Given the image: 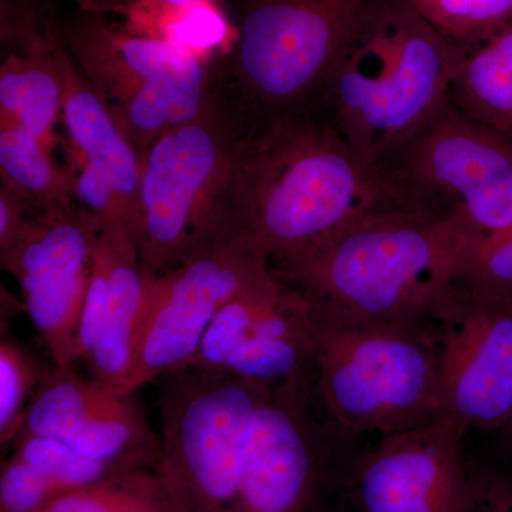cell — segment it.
Here are the masks:
<instances>
[{"mask_svg": "<svg viewBox=\"0 0 512 512\" xmlns=\"http://www.w3.org/2000/svg\"><path fill=\"white\" fill-rule=\"evenodd\" d=\"M389 207L403 205L377 164L322 111H308L249 123L229 184L227 228L275 264Z\"/></svg>", "mask_w": 512, "mask_h": 512, "instance_id": "obj_1", "label": "cell"}, {"mask_svg": "<svg viewBox=\"0 0 512 512\" xmlns=\"http://www.w3.org/2000/svg\"><path fill=\"white\" fill-rule=\"evenodd\" d=\"M476 244L454 218L389 207L271 266L309 301L342 315L431 322Z\"/></svg>", "mask_w": 512, "mask_h": 512, "instance_id": "obj_2", "label": "cell"}, {"mask_svg": "<svg viewBox=\"0 0 512 512\" xmlns=\"http://www.w3.org/2000/svg\"><path fill=\"white\" fill-rule=\"evenodd\" d=\"M320 403L348 434L396 433L441 420L433 322H376L312 302Z\"/></svg>", "mask_w": 512, "mask_h": 512, "instance_id": "obj_3", "label": "cell"}, {"mask_svg": "<svg viewBox=\"0 0 512 512\" xmlns=\"http://www.w3.org/2000/svg\"><path fill=\"white\" fill-rule=\"evenodd\" d=\"M461 45L387 0L336 73L322 113L377 164L450 103Z\"/></svg>", "mask_w": 512, "mask_h": 512, "instance_id": "obj_4", "label": "cell"}, {"mask_svg": "<svg viewBox=\"0 0 512 512\" xmlns=\"http://www.w3.org/2000/svg\"><path fill=\"white\" fill-rule=\"evenodd\" d=\"M387 0H238L224 86L251 121L322 111Z\"/></svg>", "mask_w": 512, "mask_h": 512, "instance_id": "obj_5", "label": "cell"}, {"mask_svg": "<svg viewBox=\"0 0 512 512\" xmlns=\"http://www.w3.org/2000/svg\"><path fill=\"white\" fill-rule=\"evenodd\" d=\"M249 123L227 87L214 83L200 113L158 138L141 161L137 244L154 275L227 231L229 184Z\"/></svg>", "mask_w": 512, "mask_h": 512, "instance_id": "obj_6", "label": "cell"}, {"mask_svg": "<svg viewBox=\"0 0 512 512\" xmlns=\"http://www.w3.org/2000/svg\"><path fill=\"white\" fill-rule=\"evenodd\" d=\"M160 457L154 471L175 512H231L252 417L269 393L220 370H175L157 379Z\"/></svg>", "mask_w": 512, "mask_h": 512, "instance_id": "obj_7", "label": "cell"}, {"mask_svg": "<svg viewBox=\"0 0 512 512\" xmlns=\"http://www.w3.org/2000/svg\"><path fill=\"white\" fill-rule=\"evenodd\" d=\"M377 167L400 205L463 222L477 244L512 229V138L451 103Z\"/></svg>", "mask_w": 512, "mask_h": 512, "instance_id": "obj_8", "label": "cell"}, {"mask_svg": "<svg viewBox=\"0 0 512 512\" xmlns=\"http://www.w3.org/2000/svg\"><path fill=\"white\" fill-rule=\"evenodd\" d=\"M271 274L269 259L227 229L171 271L156 275L124 393L184 369L222 308Z\"/></svg>", "mask_w": 512, "mask_h": 512, "instance_id": "obj_9", "label": "cell"}, {"mask_svg": "<svg viewBox=\"0 0 512 512\" xmlns=\"http://www.w3.org/2000/svg\"><path fill=\"white\" fill-rule=\"evenodd\" d=\"M100 228L76 201L37 212L15 247L0 255L19 286L23 311L57 367L77 363V329Z\"/></svg>", "mask_w": 512, "mask_h": 512, "instance_id": "obj_10", "label": "cell"}, {"mask_svg": "<svg viewBox=\"0 0 512 512\" xmlns=\"http://www.w3.org/2000/svg\"><path fill=\"white\" fill-rule=\"evenodd\" d=\"M433 323L441 420L464 434L512 421V301H485L454 284Z\"/></svg>", "mask_w": 512, "mask_h": 512, "instance_id": "obj_11", "label": "cell"}, {"mask_svg": "<svg viewBox=\"0 0 512 512\" xmlns=\"http://www.w3.org/2000/svg\"><path fill=\"white\" fill-rule=\"evenodd\" d=\"M136 393H121L82 376L73 367L52 365L26 414L22 433L39 434L119 468L157 466L160 434L153 430Z\"/></svg>", "mask_w": 512, "mask_h": 512, "instance_id": "obj_12", "label": "cell"}, {"mask_svg": "<svg viewBox=\"0 0 512 512\" xmlns=\"http://www.w3.org/2000/svg\"><path fill=\"white\" fill-rule=\"evenodd\" d=\"M308 377L269 390L249 427L231 512H306L318 476L320 434Z\"/></svg>", "mask_w": 512, "mask_h": 512, "instance_id": "obj_13", "label": "cell"}, {"mask_svg": "<svg viewBox=\"0 0 512 512\" xmlns=\"http://www.w3.org/2000/svg\"><path fill=\"white\" fill-rule=\"evenodd\" d=\"M464 436L444 420L384 434L356 470L360 512H458L470 480Z\"/></svg>", "mask_w": 512, "mask_h": 512, "instance_id": "obj_14", "label": "cell"}, {"mask_svg": "<svg viewBox=\"0 0 512 512\" xmlns=\"http://www.w3.org/2000/svg\"><path fill=\"white\" fill-rule=\"evenodd\" d=\"M57 30L109 109L150 87H208L214 82L198 50L121 29L100 13L82 10Z\"/></svg>", "mask_w": 512, "mask_h": 512, "instance_id": "obj_15", "label": "cell"}, {"mask_svg": "<svg viewBox=\"0 0 512 512\" xmlns=\"http://www.w3.org/2000/svg\"><path fill=\"white\" fill-rule=\"evenodd\" d=\"M99 241L109 261V305L99 343L86 366L93 379L124 393L156 275L144 264L130 229L101 224Z\"/></svg>", "mask_w": 512, "mask_h": 512, "instance_id": "obj_16", "label": "cell"}, {"mask_svg": "<svg viewBox=\"0 0 512 512\" xmlns=\"http://www.w3.org/2000/svg\"><path fill=\"white\" fill-rule=\"evenodd\" d=\"M59 60L64 84L62 121L73 164L84 165L106 178L137 218L140 157L107 104L74 63L63 40Z\"/></svg>", "mask_w": 512, "mask_h": 512, "instance_id": "obj_17", "label": "cell"}, {"mask_svg": "<svg viewBox=\"0 0 512 512\" xmlns=\"http://www.w3.org/2000/svg\"><path fill=\"white\" fill-rule=\"evenodd\" d=\"M60 49L59 30L46 28L9 53L0 66V124L22 128L50 148L62 120Z\"/></svg>", "mask_w": 512, "mask_h": 512, "instance_id": "obj_18", "label": "cell"}, {"mask_svg": "<svg viewBox=\"0 0 512 512\" xmlns=\"http://www.w3.org/2000/svg\"><path fill=\"white\" fill-rule=\"evenodd\" d=\"M450 103L468 119L512 138V23L461 45Z\"/></svg>", "mask_w": 512, "mask_h": 512, "instance_id": "obj_19", "label": "cell"}, {"mask_svg": "<svg viewBox=\"0 0 512 512\" xmlns=\"http://www.w3.org/2000/svg\"><path fill=\"white\" fill-rule=\"evenodd\" d=\"M52 150L28 131L0 124V184L35 214L76 202L73 171L60 167Z\"/></svg>", "mask_w": 512, "mask_h": 512, "instance_id": "obj_20", "label": "cell"}, {"mask_svg": "<svg viewBox=\"0 0 512 512\" xmlns=\"http://www.w3.org/2000/svg\"><path fill=\"white\" fill-rule=\"evenodd\" d=\"M39 512H175L156 471L131 470L55 498Z\"/></svg>", "mask_w": 512, "mask_h": 512, "instance_id": "obj_21", "label": "cell"}, {"mask_svg": "<svg viewBox=\"0 0 512 512\" xmlns=\"http://www.w3.org/2000/svg\"><path fill=\"white\" fill-rule=\"evenodd\" d=\"M441 35L460 45L512 22V0H402Z\"/></svg>", "mask_w": 512, "mask_h": 512, "instance_id": "obj_22", "label": "cell"}, {"mask_svg": "<svg viewBox=\"0 0 512 512\" xmlns=\"http://www.w3.org/2000/svg\"><path fill=\"white\" fill-rule=\"evenodd\" d=\"M15 456L50 478L64 491L101 483L116 474L126 473L74 450L63 441L39 434H20L15 443Z\"/></svg>", "mask_w": 512, "mask_h": 512, "instance_id": "obj_23", "label": "cell"}, {"mask_svg": "<svg viewBox=\"0 0 512 512\" xmlns=\"http://www.w3.org/2000/svg\"><path fill=\"white\" fill-rule=\"evenodd\" d=\"M50 367H43L36 357L18 342L2 338L0 342V443H15L25 426L33 397Z\"/></svg>", "mask_w": 512, "mask_h": 512, "instance_id": "obj_24", "label": "cell"}, {"mask_svg": "<svg viewBox=\"0 0 512 512\" xmlns=\"http://www.w3.org/2000/svg\"><path fill=\"white\" fill-rule=\"evenodd\" d=\"M456 284L485 301H512V229L474 245Z\"/></svg>", "mask_w": 512, "mask_h": 512, "instance_id": "obj_25", "label": "cell"}, {"mask_svg": "<svg viewBox=\"0 0 512 512\" xmlns=\"http://www.w3.org/2000/svg\"><path fill=\"white\" fill-rule=\"evenodd\" d=\"M64 493L69 491H64L15 454L3 461L0 512H39Z\"/></svg>", "mask_w": 512, "mask_h": 512, "instance_id": "obj_26", "label": "cell"}, {"mask_svg": "<svg viewBox=\"0 0 512 512\" xmlns=\"http://www.w3.org/2000/svg\"><path fill=\"white\" fill-rule=\"evenodd\" d=\"M458 512H512V478L494 473L470 477Z\"/></svg>", "mask_w": 512, "mask_h": 512, "instance_id": "obj_27", "label": "cell"}, {"mask_svg": "<svg viewBox=\"0 0 512 512\" xmlns=\"http://www.w3.org/2000/svg\"><path fill=\"white\" fill-rule=\"evenodd\" d=\"M33 215L35 212L19 195L0 184V255L15 247Z\"/></svg>", "mask_w": 512, "mask_h": 512, "instance_id": "obj_28", "label": "cell"}, {"mask_svg": "<svg viewBox=\"0 0 512 512\" xmlns=\"http://www.w3.org/2000/svg\"><path fill=\"white\" fill-rule=\"evenodd\" d=\"M84 12H109V10H130L140 0H76Z\"/></svg>", "mask_w": 512, "mask_h": 512, "instance_id": "obj_29", "label": "cell"}, {"mask_svg": "<svg viewBox=\"0 0 512 512\" xmlns=\"http://www.w3.org/2000/svg\"><path fill=\"white\" fill-rule=\"evenodd\" d=\"M154 2L171 6V8H184V6L197 5V3H212L215 0H154Z\"/></svg>", "mask_w": 512, "mask_h": 512, "instance_id": "obj_30", "label": "cell"}]
</instances>
